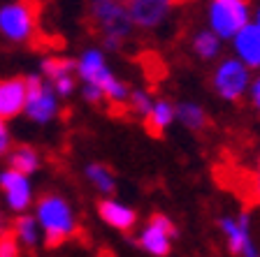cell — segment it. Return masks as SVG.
Masks as SVG:
<instances>
[{
    "label": "cell",
    "instance_id": "22",
    "mask_svg": "<svg viewBox=\"0 0 260 257\" xmlns=\"http://www.w3.org/2000/svg\"><path fill=\"white\" fill-rule=\"evenodd\" d=\"M153 102H156V97L151 95V91H146V88H130V95H128L125 107L130 109V114H135L137 118L144 121V118L151 114Z\"/></svg>",
    "mask_w": 260,
    "mask_h": 257
},
{
    "label": "cell",
    "instance_id": "27",
    "mask_svg": "<svg viewBox=\"0 0 260 257\" xmlns=\"http://www.w3.org/2000/svg\"><path fill=\"white\" fill-rule=\"evenodd\" d=\"M251 197H253V202L260 204V156L255 160L253 174H251Z\"/></svg>",
    "mask_w": 260,
    "mask_h": 257
},
{
    "label": "cell",
    "instance_id": "2",
    "mask_svg": "<svg viewBox=\"0 0 260 257\" xmlns=\"http://www.w3.org/2000/svg\"><path fill=\"white\" fill-rule=\"evenodd\" d=\"M32 215L42 230V239L49 246H58L79 232V218H77L72 204L58 193L44 195L35 204Z\"/></svg>",
    "mask_w": 260,
    "mask_h": 257
},
{
    "label": "cell",
    "instance_id": "17",
    "mask_svg": "<svg viewBox=\"0 0 260 257\" xmlns=\"http://www.w3.org/2000/svg\"><path fill=\"white\" fill-rule=\"evenodd\" d=\"M177 123L188 132H202L209 125V114L205 112L200 102L181 100L177 102Z\"/></svg>",
    "mask_w": 260,
    "mask_h": 257
},
{
    "label": "cell",
    "instance_id": "3",
    "mask_svg": "<svg viewBox=\"0 0 260 257\" xmlns=\"http://www.w3.org/2000/svg\"><path fill=\"white\" fill-rule=\"evenodd\" d=\"M88 14L103 38V51H119L135 30L123 0H88Z\"/></svg>",
    "mask_w": 260,
    "mask_h": 257
},
{
    "label": "cell",
    "instance_id": "8",
    "mask_svg": "<svg viewBox=\"0 0 260 257\" xmlns=\"http://www.w3.org/2000/svg\"><path fill=\"white\" fill-rule=\"evenodd\" d=\"M38 30V5L32 0H14L0 7V35L10 42L23 44Z\"/></svg>",
    "mask_w": 260,
    "mask_h": 257
},
{
    "label": "cell",
    "instance_id": "16",
    "mask_svg": "<svg viewBox=\"0 0 260 257\" xmlns=\"http://www.w3.org/2000/svg\"><path fill=\"white\" fill-rule=\"evenodd\" d=\"M223 44L225 42H223L221 38H216L209 28H200V30H195L193 38H190V51H193L195 58L209 63V60L223 58Z\"/></svg>",
    "mask_w": 260,
    "mask_h": 257
},
{
    "label": "cell",
    "instance_id": "18",
    "mask_svg": "<svg viewBox=\"0 0 260 257\" xmlns=\"http://www.w3.org/2000/svg\"><path fill=\"white\" fill-rule=\"evenodd\" d=\"M84 178L91 183V188L98 195H103V199L114 197V193H116V176L103 162H88L84 167Z\"/></svg>",
    "mask_w": 260,
    "mask_h": 257
},
{
    "label": "cell",
    "instance_id": "13",
    "mask_svg": "<svg viewBox=\"0 0 260 257\" xmlns=\"http://www.w3.org/2000/svg\"><path fill=\"white\" fill-rule=\"evenodd\" d=\"M98 218L116 232H133L137 225V211L116 197L100 199V204H98Z\"/></svg>",
    "mask_w": 260,
    "mask_h": 257
},
{
    "label": "cell",
    "instance_id": "14",
    "mask_svg": "<svg viewBox=\"0 0 260 257\" xmlns=\"http://www.w3.org/2000/svg\"><path fill=\"white\" fill-rule=\"evenodd\" d=\"M26 102V77H7L0 79V118H10L23 114Z\"/></svg>",
    "mask_w": 260,
    "mask_h": 257
},
{
    "label": "cell",
    "instance_id": "12",
    "mask_svg": "<svg viewBox=\"0 0 260 257\" xmlns=\"http://www.w3.org/2000/svg\"><path fill=\"white\" fill-rule=\"evenodd\" d=\"M0 190L5 195V204L12 213L21 215L28 213L32 206V183L30 176H23L14 169H3L0 171Z\"/></svg>",
    "mask_w": 260,
    "mask_h": 257
},
{
    "label": "cell",
    "instance_id": "10",
    "mask_svg": "<svg viewBox=\"0 0 260 257\" xmlns=\"http://www.w3.org/2000/svg\"><path fill=\"white\" fill-rule=\"evenodd\" d=\"M133 28L140 30H158L170 19L174 0H123Z\"/></svg>",
    "mask_w": 260,
    "mask_h": 257
},
{
    "label": "cell",
    "instance_id": "9",
    "mask_svg": "<svg viewBox=\"0 0 260 257\" xmlns=\"http://www.w3.org/2000/svg\"><path fill=\"white\" fill-rule=\"evenodd\" d=\"M179 236L177 225L172 223V218L162 213H153L140 227L135 236V243L151 257H168L174 248V241Z\"/></svg>",
    "mask_w": 260,
    "mask_h": 257
},
{
    "label": "cell",
    "instance_id": "23",
    "mask_svg": "<svg viewBox=\"0 0 260 257\" xmlns=\"http://www.w3.org/2000/svg\"><path fill=\"white\" fill-rule=\"evenodd\" d=\"M19 241H16L12 232L0 234V257H19Z\"/></svg>",
    "mask_w": 260,
    "mask_h": 257
},
{
    "label": "cell",
    "instance_id": "5",
    "mask_svg": "<svg viewBox=\"0 0 260 257\" xmlns=\"http://www.w3.org/2000/svg\"><path fill=\"white\" fill-rule=\"evenodd\" d=\"M253 70L235 56H223L211 70V91L225 102H239L249 95Z\"/></svg>",
    "mask_w": 260,
    "mask_h": 257
},
{
    "label": "cell",
    "instance_id": "11",
    "mask_svg": "<svg viewBox=\"0 0 260 257\" xmlns=\"http://www.w3.org/2000/svg\"><path fill=\"white\" fill-rule=\"evenodd\" d=\"M230 47L235 58L242 60L249 70H260V7L253 12L251 21L230 40Z\"/></svg>",
    "mask_w": 260,
    "mask_h": 257
},
{
    "label": "cell",
    "instance_id": "25",
    "mask_svg": "<svg viewBox=\"0 0 260 257\" xmlns=\"http://www.w3.org/2000/svg\"><path fill=\"white\" fill-rule=\"evenodd\" d=\"M81 97L88 102V104H100V102H105V95L100 88H95V86H88V84H81L79 88Z\"/></svg>",
    "mask_w": 260,
    "mask_h": 257
},
{
    "label": "cell",
    "instance_id": "21",
    "mask_svg": "<svg viewBox=\"0 0 260 257\" xmlns=\"http://www.w3.org/2000/svg\"><path fill=\"white\" fill-rule=\"evenodd\" d=\"M7 162H10V169L19 171L23 176H30L42 167V156L32 146H16L10 151Z\"/></svg>",
    "mask_w": 260,
    "mask_h": 257
},
{
    "label": "cell",
    "instance_id": "15",
    "mask_svg": "<svg viewBox=\"0 0 260 257\" xmlns=\"http://www.w3.org/2000/svg\"><path fill=\"white\" fill-rule=\"evenodd\" d=\"M177 123V102L168 100V97H156L151 107V114L144 118V125L149 132L162 134Z\"/></svg>",
    "mask_w": 260,
    "mask_h": 257
},
{
    "label": "cell",
    "instance_id": "7",
    "mask_svg": "<svg viewBox=\"0 0 260 257\" xmlns=\"http://www.w3.org/2000/svg\"><path fill=\"white\" fill-rule=\"evenodd\" d=\"M58 114H60V97L56 95L54 86L49 84V81H44L40 75H28L23 116L38 125H47Z\"/></svg>",
    "mask_w": 260,
    "mask_h": 257
},
{
    "label": "cell",
    "instance_id": "6",
    "mask_svg": "<svg viewBox=\"0 0 260 257\" xmlns=\"http://www.w3.org/2000/svg\"><path fill=\"white\" fill-rule=\"evenodd\" d=\"M216 225L233 257H260V243L249 211L242 209L235 213H223Z\"/></svg>",
    "mask_w": 260,
    "mask_h": 257
},
{
    "label": "cell",
    "instance_id": "26",
    "mask_svg": "<svg viewBox=\"0 0 260 257\" xmlns=\"http://www.w3.org/2000/svg\"><path fill=\"white\" fill-rule=\"evenodd\" d=\"M249 102L253 104V109L260 114V70L253 72V79H251V88H249Z\"/></svg>",
    "mask_w": 260,
    "mask_h": 257
},
{
    "label": "cell",
    "instance_id": "24",
    "mask_svg": "<svg viewBox=\"0 0 260 257\" xmlns=\"http://www.w3.org/2000/svg\"><path fill=\"white\" fill-rule=\"evenodd\" d=\"M10 151H12V132L7 128V121L0 118V158L10 156Z\"/></svg>",
    "mask_w": 260,
    "mask_h": 257
},
{
    "label": "cell",
    "instance_id": "1",
    "mask_svg": "<svg viewBox=\"0 0 260 257\" xmlns=\"http://www.w3.org/2000/svg\"><path fill=\"white\" fill-rule=\"evenodd\" d=\"M75 60H77V77L81 79V84L100 88L109 104L121 107V104L128 102L130 86L123 79H119L116 72L109 67L103 47H86L79 54V58Z\"/></svg>",
    "mask_w": 260,
    "mask_h": 257
},
{
    "label": "cell",
    "instance_id": "4",
    "mask_svg": "<svg viewBox=\"0 0 260 257\" xmlns=\"http://www.w3.org/2000/svg\"><path fill=\"white\" fill-rule=\"evenodd\" d=\"M251 16L253 10L249 0H209L205 10V28H209L223 42H230L251 21Z\"/></svg>",
    "mask_w": 260,
    "mask_h": 257
},
{
    "label": "cell",
    "instance_id": "19",
    "mask_svg": "<svg viewBox=\"0 0 260 257\" xmlns=\"http://www.w3.org/2000/svg\"><path fill=\"white\" fill-rule=\"evenodd\" d=\"M12 236L19 241V246H26V248L38 246V243L42 241V230H40L35 215L32 213L16 215L14 223H12Z\"/></svg>",
    "mask_w": 260,
    "mask_h": 257
},
{
    "label": "cell",
    "instance_id": "20",
    "mask_svg": "<svg viewBox=\"0 0 260 257\" xmlns=\"http://www.w3.org/2000/svg\"><path fill=\"white\" fill-rule=\"evenodd\" d=\"M40 77L49 84L63 79V77H77V60L65 56H47L40 60Z\"/></svg>",
    "mask_w": 260,
    "mask_h": 257
},
{
    "label": "cell",
    "instance_id": "28",
    "mask_svg": "<svg viewBox=\"0 0 260 257\" xmlns=\"http://www.w3.org/2000/svg\"><path fill=\"white\" fill-rule=\"evenodd\" d=\"M0 234H5V215L0 213Z\"/></svg>",
    "mask_w": 260,
    "mask_h": 257
}]
</instances>
